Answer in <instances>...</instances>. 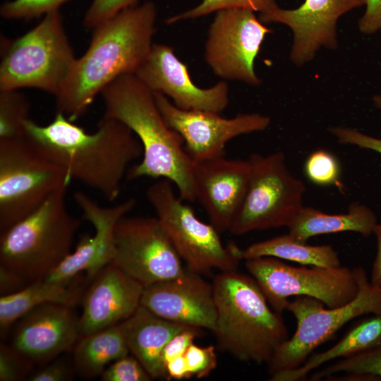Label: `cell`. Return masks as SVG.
Here are the masks:
<instances>
[{
  "mask_svg": "<svg viewBox=\"0 0 381 381\" xmlns=\"http://www.w3.org/2000/svg\"><path fill=\"white\" fill-rule=\"evenodd\" d=\"M365 5V0H305L298 8L278 6L264 13V23L288 26L294 38L290 59L299 65L312 60L322 46L337 47L336 25L344 13Z\"/></svg>",
  "mask_w": 381,
  "mask_h": 381,
  "instance_id": "obj_17",
  "label": "cell"
},
{
  "mask_svg": "<svg viewBox=\"0 0 381 381\" xmlns=\"http://www.w3.org/2000/svg\"><path fill=\"white\" fill-rule=\"evenodd\" d=\"M381 344V313L373 314L351 327L342 338L326 351L310 355L298 368L270 375L272 381L305 380L316 368L336 359H341L373 349Z\"/></svg>",
  "mask_w": 381,
  "mask_h": 381,
  "instance_id": "obj_25",
  "label": "cell"
},
{
  "mask_svg": "<svg viewBox=\"0 0 381 381\" xmlns=\"http://www.w3.org/2000/svg\"><path fill=\"white\" fill-rule=\"evenodd\" d=\"M91 282L82 299L80 337L119 325L130 318L140 305L144 289L111 262Z\"/></svg>",
  "mask_w": 381,
  "mask_h": 381,
  "instance_id": "obj_21",
  "label": "cell"
},
{
  "mask_svg": "<svg viewBox=\"0 0 381 381\" xmlns=\"http://www.w3.org/2000/svg\"><path fill=\"white\" fill-rule=\"evenodd\" d=\"M359 289L349 303L337 308H325L321 301L296 296L286 310L296 320L294 335L275 351L267 363L270 375L301 366L319 346L332 338L350 320L367 314L381 313V287L373 285L365 271L358 269Z\"/></svg>",
  "mask_w": 381,
  "mask_h": 381,
  "instance_id": "obj_9",
  "label": "cell"
},
{
  "mask_svg": "<svg viewBox=\"0 0 381 381\" xmlns=\"http://www.w3.org/2000/svg\"><path fill=\"white\" fill-rule=\"evenodd\" d=\"M121 324L130 353L152 379L167 380L163 349L174 335L190 327L162 318L141 305Z\"/></svg>",
  "mask_w": 381,
  "mask_h": 381,
  "instance_id": "obj_22",
  "label": "cell"
},
{
  "mask_svg": "<svg viewBox=\"0 0 381 381\" xmlns=\"http://www.w3.org/2000/svg\"><path fill=\"white\" fill-rule=\"evenodd\" d=\"M156 18L155 4L146 1L95 28L88 49L75 59L55 96L57 112L75 121L111 82L135 74L151 51Z\"/></svg>",
  "mask_w": 381,
  "mask_h": 381,
  "instance_id": "obj_2",
  "label": "cell"
},
{
  "mask_svg": "<svg viewBox=\"0 0 381 381\" xmlns=\"http://www.w3.org/2000/svg\"><path fill=\"white\" fill-rule=\"evenodd\" d=\"M35 365L11 344L0 345V380L21 381L34 371Z\"/></svg>",
  "mask_w": 381,
  "mask_h": 381,
  "instance_id": "obj_32",
  "label": "cell"
},
{
  "mask_svg": "<svg viewBox=\"0 0 381 381\" xmlns=\"http://www.w3.org/2000/svg\"><path fill=\"white\" fill-rule=\"evenodd\" d=\"M69 0H13L4 3L0 8L6 19H29L45 15Z\"/></svg>",
  "mask_w": 381,
  "mask_h": 381,
  "instance_id": "obj_33",
  "label": "cell"
},
{
  "mask_svg": "<svg viewBox=\"0 0 381 381\" xmlns=\"http://www.w3.org/2000/svg\"><path fill=\"white\" fill-rule=\"evenodd\" d=\"M138 0H93L85 13L83 25L95 28L121 11L135 6Z\"/></svg>",
  "mask_w": 381,
  "mask_h": 381,
  "instance_id": "obj_36",
  "label": "cell"
},
{
  "mask_svg": "<svg viewBox=\"0 0 381 381\" xmlns=\"http://www.w3.org/2000/svg\"><path fill=\"white\" fill-rule=\"evenodd\" d=\"M79 274L67 282L41 279L22 289L0 298V332L5 336L25 314L40 306L59 303L71 307L82 302L85 291L86 275Z\"/></svg>",
  "mask_w": 381,
  "mask_h": 381,
  "instance_id": "obj_23",
  "label": "cell"
},
{
  "mask_svg": "<svg viewBox=\"0 0 381 381\" xmlns=\"http://www.w3.org/2000/svg\"><path fill=\"white\" fill-rule=\"evenodd\" d=\"M329 131L340 143L355 145L381 155V138L368 135L349 127L334 126Z\"/></svg>",
  "mask_w": 381,
  "mask_h": 381,
  "instance_id": "obj_38",
  "label": "cell"
},
{
  "mask_svg": "<svg viewBox=\"0 0 381 381\" xmlns=\"http://www.w3.org/2000/svg\"><path fill=\"white\" fill-rule=\"evenodd\" d=\"M377 224L375 213L357 202H352L346 212L339 214L303 206L288 226V234L304 243L315 236L346 231L356 232L367 238L373 234Z\"/></svg>",
  "mask_w": 381,
  "mask_h": 381,
  "instance_id": "obj_24",
  "label": "cell"
},
{
  "mask_svg": "<svg viewBox=\"0 0 381 381\" xmlns=\"http://www.w3.org/2000/svg\"><path fill=\"white\" fill-rule=\"evenodd\" d=\"M245 260L246 270L279 314L286 310L293 296L313 297L332 308L349 303L358 292L359 267H295L268 256Z\"/></svg>",
  "mask_w": 381,
  "mask_h": 381,
  "instance_id": "obj_11",
  "label": "cell"
},
{
  "mask_svg": "<svg viewBox=\"0 0 381 381\" xmlns=\"http://www.w3.org/2000/svg\"><path fill=\"white\" fill-rule=\"evenodd\" d=\"M73 308L59 303L35 308L15 323L11 344L40 366L73 350L80 337Z\"/></svg>",
  "mask_w": 381,
  "mask_h": 381,
  "instance_id": "obj_19",
  "label": "cell"
},
{
  "mask_svg": "<svg viewBox=\"0 0 381 381\" xmlns=\"http://www.w3.org/2000/svg\"><path fill=\"white\" fill-rule=\"evenodd\" d=\"M219 348L242 362L268 363L288 339L282 314L270 306L256 281L237 270L220 272L212 282Z\"/></svg>",
  "mask_w": 381,
  "mask_h": 381,
  "instance_id": "obj_4",
  "label": "cell"
},
{
  "mask_svg": "<svg viewBox=\"0 0 381 381\" xmlns=\"http://www.w3.org/2000/svg\"><path fill=\"white\" fill-rule=\"evenodd\" d=\"M121 324L80 337L73 349L75 373L94 379L114 361L129 354Z\"/></svg>",
  "mask_w": 381,
  "mask_h": 381,
  "instance_id": "obj_26",
  "label": "cell"
},
{
  "mask_svg": "<svg viewBox=\"0 0 381 381\" xmlns=\"http://www.w3.org/2000/svg\"><path fill=\"white\" fill-rule=\"evenodd\" d=\"M101 94L104 116L126 125L143 147L142 159L128 171V179L169 180L183 201L195 202L193 161L181 137L165 121L154 93L135 74H126L111 82Z\"/></svg>",
  "mask_w": 381,
  "mask_h": 381,
  "instance_id": "obj_3",
  "label": "cell"
},
{
  "mask_svg": "<svg viewBox=\"0 0 381 381\" xmlns=\"http://www.w3.org/2000/svg\"><path fill=\"white\" fill-rule=\"evenodd\" d=\"M67 187L1 233L0 266L31 283L44 279L72 251L80 221L67 209Z\"/></svg>",
  "mask_w": 381,
  "mask_h": 381,
  "instance_id": "obj_5",
  "label": "cell"
},
{
  "mask_svg": "<svg viewBox=\"0 0 381 381\" xmlns=\"http://www.w3.org/2000/svg\"><path fill=\"white\" fill-rule=\"evenodd\" d=\"M304 173L314 184L335 186L342 190L341 166L337 157L328 150L320 149L311 152L304 163Z\"/></svg>",
  "mask_w": 381,
  "mask_h": 381,
  "instance_id": "obj_31",
  "label": "cell"
},
{
  "mask_svg": "<svg viewBox=\"0 0 381 381\" xmlns=\"http://www.w3.org/2000/svg\"><path fill=\"white\" fill-rule=\"evenodd\" d=\"M200 328L190 327L176 334L168 341L162 354L164 368L170 360L184 355L194 339L200 334Z\"/></svg>",
  "mask_w": 381,
  "mask_h": 381,
  "instance_id": "obj_39",
  "label": "cell"
},
{
  "mask_svg": "<svg viewBox=\"0 0 381 381\" xmlns=\"http://www.w3.org/2000/svg\"><path fill=\"white\" fill-rule=\"evenodd\" d=\"M135 75L152 92L171 98L175 106L183 110L221 113L229 104L226 83L220 81L209 88L198 87L192 81L187 66L169 45L152 44Z\"/></svg>",
  "mask_w": 381,
  "mask_h": 381,
  "instance_id": "obj_15",
  "label": "cell"
},
{
  "mask_svg": "<svg viewBox=\"0 0 381 381\" xmlns=\"http://www.w3.org/2000/svg\"><path fill=\"white\" fill-rule=\"evenodd\" d=\"M83 217L95 228L93 236H84L75 249L44 279L50 282H66L85 272L88 282L111 262L114 252V236L118 222L131 211L134 199H128L111 207H103L85 193L73 195Z\"/></svg>",
  "mask_w": 381,
  "mask_h": 381,
  "instance_id": "obj_16",
  "label": "cell"
},
{
  "mask_svg": "<svg viewBox=\"0 0 381 381\" xmlns=\"http://www.w3.org/2000/svg\"><path fill=\"white\" fill-rule=\"evenodd\" d=\"M250 172L248 159H231L223 156L193 162L195 200L220 234L229 231L243 199Z\"/></svg>",
  "mask_w": 381,
  "mask_h": 381,
  "instance_id": "obj_20",
  "label": "cell"
},
{
  "mask_svg": "<svg viewBox=\"0 0 381 381\" xmlns=\"http://www.w3.org/2000/svg\"><path fill=\"white\" fill-rule=\"evenodd\" d=\"M373 101L374 103V105L381 110V95H376L373 97Z\"/></svg>",
  "mask_w": 381,
  "mask_h": 381,
  "instance_id": "obj_44",
  "label": "cell"
},
{
  "mask_svg": "<svg viewBox=\"0 0 381 381\" xmlns=\"http://www.w3.org/2000/svg\"><path fill=\"white\" fill-rule=\"evenodd\" d=\"M344 373L349 377L376 378L381 380V344L350 357L339 359L338 361L323 368L310 376V380H320L337 374Z\"/></svg>",
  "mask_w": 381,
  "mask_h": 381,
  "instance_id": "obj_28",
  "label": "cell"
},
{
  "mask_svg": "<svg viewBox=\"0 0 381 381\" xmlns=\"http://www.w3.org/2000/svg\"><path fill=\"white\" fill-rule=\"evenodd\" d=\"M0 90L36 88L56 96L75 61L59 9L47 13L35 28L3 40Z\"/></svg>",
  "mask_w": 381,
  "mask_h": 381,
  "instance_id": "obj_6",
  "label": "cell"
},
{
  "mask_svg": "<svg viewBox=\"0 0 381 381\" xmlns=\"http://www.w3.org/2000/svg\"><path fill=\"white\" fill-rule=\"evenodd\" d=\"M373 234L377 240V253L371 270L370 282L373 285L381 287V224H377Z\"/></svg>",
  "mask_w": 381,
  "mask_h": 381,
  "instance_id": "obj_43",
  "label": "cell"
},
{
  "mask_svg": "<svg viewBox=\"0 0 381 381\" xmlns=\"http://www.w3.org/2000/svg\"><path fill=\"white\" fill-rule=\"evenodd\" d=\"M28 283L22 276L17 272L0 266V294L4 296L16 292Z\"/></svg>",
  "mask_w": 381,
  "mask_h": 381,
  "instance_id": "obj_41",
  "label": "cell"
},
{
  "mask_svg": "<svg viewBox=\"0 0 381 381\" xmlns=\"http://www.w3.org/2000/svg\"><path fill=\"white\" fill-rule=\"evenodd\" d=\"M248 159V186L229 231L239 236L288 227L303 206L305 184L288 169L282 152L253 154Z\"/></svg>",
  "mask_w": 381,
  "mask_h": 381,
  "instance_id": "obj_10",
  "label": "cell"
},
{
  "mask_svg": "<svg viewBox=\"0 0 381 381\" xmlns=\"http://www.w3.org/2000/svg\"><path fill=\"white\" fill-rule=\"evenodd\" d=\"M25 136L47 157L64 167L70 181L76 180L115 200L129 164L143 156L135 134L120 121L103 116L95 132L85 129L57 112L40 126L29 119Z\"/></svg>",
  "mask_w": 381,
  "mask_h": 381,
  "instance_id": "obj_1",
  "label": "cell"
},
{
  "mask_svg": "<svg viewBox=\"0 0 381 381\" xmlns=\"http://www.w3.org/2000/svg\"><path fill=\"white\" fill-rule=\"evenodd\" d=\"M140 305L165 320L214 331L217 310L212 284L186 269L181 275L146 286Z\"/></svg>",
  "mask_w": 381,
  "mask_h": 381,
  "instance_id": "obj_18",
  "label": "cell"
},
{
  "mask_svg": "<svg viewBox=\"0 0 381 381\" xmlns=\"http://www.w3.org/2000/svg\"><path fill=\"white\" fill-rule=\"evenodd\" d=\"M365 10L358 20V29L365 35L381 30V0H365Z\"/></svg>",
  "mask_w": 381,
  "mask_h": 381,
  "instance_id": "obj_40",
  "label": "cell"
},
{
  "mask_svg": "<svg viewBox=\"0 0 381 381\" xmlns=\"http://www.w3.org/2000/svg\"><path fill=\"white\" fill-rule=\"evenodd\" d=\"M75 373L73 361L56 358L38 370H34L28 378L29 381H69Z\"/></svg>",
  "mask_w": 381,
  "mask_h": 381,
  "instance_id": "obj_37",
  "label": "cell"
},
{
  "mask_svg": "<svg viewBox=\"0 0 381 381\" xmlns=\"http://www.w3.org/2000/svg\"><path fill=\"white\" fill-rule=\"evenodd\" d=\"M265 256L305 266L334 267L341 265L339 255L331 246L308 245L297 241L289 234L253 243L241 250L242 260Z\"/></svg>",
  "mask_w": 381,
  "mask_h": 381,
  "instance_id": "obj_27",
  "label": "cell"
},
{
  "mask_svg": "<svg viewBox=\"0 0 381 381\" xmlns=\"http://www.w3.org/2000/svg\"><path fill=\"white\" fill-rule=\"evenodd\" d=\"M147 198L187 269L200 275L213 270H237L242 249L233 242L224 245L220 233L196 216L176 195L171 181L161 179L152 183Z\"/></svg>",
  "mask_w": 381,
  "mask_h": 381,
  "instance_id": "obj_7",
  "label": "cell"
},
{
  "mask_svg": "<svg viewBox=\"0 0 381 381\" xmlns=\"http://www.w3.org/2000/svg\"><path fill=\"white\" fill-rule=\"evenodd\" d=\"M271 32L253 11L219 10L208 30L205 59L217 76L258 86L261 80L255 72V60Z\"/></svg>",
  "mask_w": 381,
  "mask_h": 381,
  "instance_id": "obj_13",
  "label": "cell"
},
{
  "mask_svg": "<svg viewBox=\"0 0 381 381\" xmlns=\"http://www.w3.org/2000/svg\"><path fill=\"white\" fill-rule=\"evenodd\" d=\"M157 105L168 126L182 138L185 150L193 162L225 156V147L233 138L265 130L269 116L257 113L238 114L226 119L202 110H183L166 96L153 92Z\"/></svg>",
  "mask_w": 381,
  "mask_h": 381,
  "instance_id": "obj_14",
  "label": "cell"
},
{
  "mask_svg": "<svg viewBox=\"0 0 381 381\" xmlns=\"http://www.w3.org/2000/svg\"><path fill=\"white\" fill-rule=\"evenodd\" d=\"M181 260L157 217L126 215L116 224L111 262L144 287L183 274Z\"/></svg>",
  "mask_w": 381,
  "mask_h": 381,
  "instance_id": "obj_12",
  "label": "cell"
},
{
  "mask_svg": "<svg viewBox=\"0 0 381 381\" xmlns=\"http://www.w3.org/2000/svg\"><path fill=\"white\" fill-rule=\"evenodd\" d=\"M275 0H201L195 7L166 19L167 24L198 18L226 8H244L265 13L277 6Z\"/></svg>",
  "mask_w": 381,
  "mask_h": 381,
  "instance_id": "obj_30",
  "label": "cell"
},
{
  "mask_svg": "<svg viewBox=\"0 0 381 381\" xmlns=\"http://www.w3.org/2000/svg\"><path fill=\"white\" fill-rule=\"evenodd\" d=\"M30 103L18 90H0V139L25 136Z\"/></svg>",
  "mask_w": 381,
  "mask_h": 381,
  "instance_id": "obj_29",
  "label": "cell"
},
{
  "mask_svg": "<svg viewBox=\"0 0 381 381\" xmlns=\"http://www.w3.org/2000/svg\"><path fill=\"white\" fill-rule=\"evenodd\" d=\"M103 381H150L148 372L133 355L121 357L109 364L100 375Z\"/></svg>",
  "mask_w": 381,
  "mask_h": 381,
  "instance_id": "obj_34",
  "label": "cell"
},
{
  "mask_svg": "<svg viewBox=\"0 0 381 381\" xmlns=\"http://www.w3.org/2000/svg\"><path fill=\"white\" fill-rule=\"evenodd\" d=\"M71 181L25 136L0 139V231L37 209Z\"/></svg>",
  "mask_w": 381,
  "mask_h": 381,
  "instance_id": "obj_8",
  "label": "cell"
},
{
  "mask_svg": "<svg viewBox=\"0 0 381 381\" xmlns=\"http://www.w3.org/2000/svg\"><path fill=\"white\" fill-rule=\"evenodd\" d=\"M183 356L190 377H207L217 365V357L214 346L202 347L193 343Z\"/></svg>",
  "mask_w": 381,
  "mask_h": 381,
  "instance_id": "obj_35",
  "label": "cell"
},
{
  "mask_svg": "<svg viewBox=\"0 0 381 381\" xmlns=\"http://www.w3.org/2000/svg\"><path fill=\"white\" fill-rule=\"evenodd\" d=\"M167 380H182L190 378L184 356L170 360L165 365Z\"/></svg>",
  "mask_w": 381,
  "mask_h": 381,
  "instance_id": "obj_42",
  "label": "cell"
}]
</instances>
